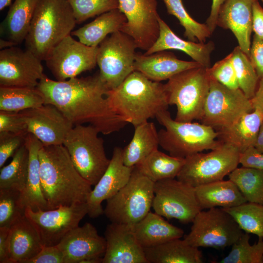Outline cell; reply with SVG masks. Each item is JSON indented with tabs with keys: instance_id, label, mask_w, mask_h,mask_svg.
<instances>
[{
	"instance_id": "obj_34",
	"label": "cell",
	"mask_w": 263,
	"mask_h": 263,
	"mask_svg": "<svg viewBox=\"0 0 263 263\" xmlns=\"http://www.w3.org/2000/svg\"><path fill=\"white\" fill-rule=\"evenodd\" d=\"M185 161V158L167 154L158 150H154L135 167L154 183L176 178Z\"/></svg>"
},
{
	"instance_id": "obj_18",
	"label": "cell",
	"mask_w": 263,
	"mask_h": 263,
	"mask_svg": "<svg viewBox=\"0 0 263 263\" xmlns=\"http://www.w3.org/2000/svg\"><path fill=\"white\" fill-rule=\"evenodd\" d=\"M56 245L63 254L65 263H102L106 244L96 228L86 223L70 230Z\"/></svg>"
},
{
	"instance_id": "obj_36",
	"label": "cell",
	"mask_w": 263,
	"mask_h": 263,
	"mask_svg": "<svg viewBox=\"0 0 263 263\" xmlns=\"http://www.w3.org/2000/svg\"><path fill=\"white\" fill-rule=\"evenodd\" d=\"M228 178L237 186L247 202L263 205V171L248 167H237Z\"/></svg>"
},
{
	"instance_id": "obj_16",
	"label": "cell",
	"mask_w": 263,
	"mask_h": 263,
	"mask_svg": "<svg viewBox=\"0 0 263 263\" xmlns=\"http://www.w3.org/2000/svg\"><path fill=\"white\" fill-rule=\"evenodd\" d=\"M127 18L121 31L131 37L137 48L147 51L159 34L157 0H118Z\"/></svg>"
},
{
	"instance_id": "obj_2",
	"label": "cell",
	"mask_w": 263,
	"mask_h": 263,
	"mask_svg": "<svg viewBox=\"0 0 263 263\" xmlns=\"http://www.w3.org/2000/svg\"><path fill=\"white\" fill-rule=\"evenodd\" d=\"M38 156L48 210L87 202L92 186L77 170L63 144L43 145Z\"/></svg>"
},
{
	"instance_id": "obj_21",
	"label": "cell",
	"mask_w": 263,
	"mask_h": 263,
	"mask_svg": "<svg viewBox=\"0 0 263 263\" xmlns=\"http://www.w3.org/2000/svg\"><path fill=\"white\" fill-rule=\"evenodd\" d=\"M104 235L106 247L102 263H149L132 225L111 223Z\"/></svg>"
},
{
	"instance_id": "obj_52",
	"label": "cell",
	"mask_w": 263,
	"mask_h": 263,
	"mask_svg": "<svg viewBox=\"0 0 263 263\" xmlns=\"http://www.w3.org/2000/svg\"><path fill=\"white\" fill-rule=\"evenodd\" d=\"M225 0H212L210 14L205 23L212 34H213L217 26V19L219 9Z\"/></svg>"
},
{
	"instance_id": "obj_53",
	"label": "cell",
	"mask_w": 263,
	"mask_h": 263,
	"mask_svg": "<svg viewBox=\"0 0 263 263\" xmlns=\"http://www.w3.org/2000/svg\"><path fill=\"white\" fill-rule=\"evenodd\" d=\"M250 101L253 109H258L263 113V78L259 79L255 94Z\"/></svg>"
},
{
	"instance_id": "obj_13",
	"label": "cell",
	"mask_w": 263,
	"mask_h": 263,
	"mask_svg": "<svg viewBox=\"0 0 263 263\" xmlns=\"http://www.w3.org/2000/svg\"><path fill=\"white\" fill-rule=\"evenodd\" d=\"M152 208L154 212L168 219L183 224L192 223L201 210L194 187L177 178L154 183Z\"/></svg>"
},
{
	"instance_id": "obj_41",
	"label": "cell",
	"mask_w": 263,
	"mask_h": 263,
	"mask_svg": "<svg viewBox=\"0 0 263 263\" xmlns=\"http://www.w3.org/2000/svg\"><path fill=\"white\" fill-rule=\"evenodd\" d=\"M249 233H243L231 245L228 254L223 258L220 263H263V238H259L257 242L251 245Z\"/></svg>"
},
{
	"instance_id": "obj_48",
	"label": "cell",
	"mask_w": 263,
	"mask_h": 263,
	"mask_svg": "<svg viewBox=\"0 0 263 263\" xmlns=\"http://www.w3.org/2000/svg\"><path fill=\"white\" fill-rule=\"evenodd\" d=\"M249 58L259 78H263V39L254 35Z\"/></svg>"
},
{
	"instance_id": "obj_10",
	"label": "cell",
	"mask_w": 263,
	"mask_h": 263,
	"mask_svg": "<svg viewBox=\"0 0 263 263\" xmlns=\"http://www.w3.org/2000/svg\"><path fill=\"white\" fill-rule=\"evenodd\" d=\"M192 223L184 239L198 248L223 249L231 246L244 233L232 216L221 207L201 210Z\"/></svg>"
},
{
	"instance_id": "obj_55",
	"label": "cell",
	"mask_w": 263,
	"mask_h": 263,
	"mask_svg": "<svg viewBox=\"0 0 263 263\" xmlns=\"http://www.w3.org/2000/svg\"><path fill=\"white\" fill-rule=\"evenodd\" d=\"M17 45L14 42L8 39L1 38L0 39V49L2 50L5 48L12 47Z\"/></svg>"
},
{
	"instance_id": "obj_57",
	"label": "cell",
	"mask_w": 263,
	"mask_h": 263,
	"mask_svg": "<svg viewBox=\"0 0 263 263\" xmlns=\"http://www.w3.org/2000/svg\"><path fill=\"white\" fill-rule=\"evenodd\" d=\"M261 0L263 3V0Z\"/></svg>"
},
{
	"instance_id": "obj_33",
	"label": "cell",
	"mask_w": 263,
	"mask_h": 263,
	"mask_svg": "<svg viewBox=\"0 0 263 263\" xmlns=\"http://www.w3.org/2000/svg\"><path fill=\"white\" fill-rule=\"evenodd\" d=\"M39 0H15L0 26V33L17 45L25 40Z\"/></svg>"
},
{
	"instance_id": "obj_7",
	"label": "cell",
	"mask_w": 263,
	"mask_h": 263,
	"mask_svg": "<svg viewBox=\"0 0 263 263\" xmlns=\"http://www.w3.org/2000/svg\"><path fill=\"white\" fill-rule=\"evenodd\" d=\"M99 133L91 125L74 126L63 143L77 170L92 186L98 182L110 162Z\"/></svg>"
},
{
	"instance_id": "obj_1",
	"label": "cell",
	"mask_w": 263,
	"mask_h": 263,
	"mask_svg": "<svg viewBox=\"0 0 263 263\" xmlns=\"http://www.w3.org/2000/svg\"><path fill=\"white\" fill-rule=\"evenodd\" d=\"M36 87L42 94L45 104L55 106L74 126L89 123L107 135L128 124L110 107L107 98L109 90L99 72L64 81L51 79L44 74Z\"/></svg>"
},
{
	"instance_id": "obj_47",
	"label": "cell",
	"mask_w": 263,
	"mask_h": 263,
	"mask_svg": "<svg viewBox=\"0 0 263 263\" xmlns=\"http://www.w3.org/2000/svg\"><path fill=\"white\" fill-rule=\"evenodd\" d=\"M26 263H65L64 256L57 245L43 246L40 251Z\"/></svg>"
},
{
	"instance_id": "obj_46",
	"label": "cell",
	"mask_w": 263,
	"mask_h": 263,
	"mask_svg": "<svg viewBox=\"0 0 263 263\" xmlns=\"http://www.w3.org/2000/svg\"><path fill=\"white\" fill-rule=\"evenodd\" d=\"M26 136L8 132H0V168L13 156L25 141Z\"/></svg>"
},
{
	"instance_id": "obj_29",
	"label": "cell",
	"mask_w": 263,
	"mask_h": 263,
	"mask_svg": "<svg viewBox=\"0 0 263 263\" xmlns=\"http://www.w3.org/2000/svg\"><path fill=\"white\" fill-rule=\"evenodd\" d=\"M263 121V113L254 109L229 127L217 131L218 139L233 145L242 153L254 147Z\"/></svg>"
},
{
	"instance_id": "obj_27",
	"label": "cell",
	"mask_w": 263,
	"mask_h": 263,
	"mask_svg": "<svg viewBox=\"0 0 263 263\" xmlns=\"http://www.w3.org/2000/svg\"><path fill=\"white\" fill-rule=\"evenodd\" d=\"M194 188L201 210L230 208L247 202L235 184L229 179L201 185Z\"/></svg>"
},
{
	"instance_id": "obj_35",
	"label": "cell",
	"mask_w": 263,
	"mask_h": 263,
	"mask_svg": "<svg viewBox=\"0 0 263 263\" xmlns=\"http://www.w3.org/2000/svg\"><path fill=\"white\" fill-rule=\"evenodd\" d=\"M45 104L37 87L0 86V111L20 112Z\"/></svg>"
},
{
	"instance_id": "obj_14",
	"label": "cell",
	"mask_w": 263,
	"mask_h": 263,
	"mask_svg": "<svg viewBox=\"0 0 263 263\" xmlns=\"http://www.w3.org/2000/svg\"><path fill=\"white\" fill-rule=\"evenodd\" d=\"M87 203L60 207L49 210L26 208L25 215L37 230L44 246L57 245L70 230L79 226L88 215Z\"/></svg>"
},
{
	"instance_id": "obj_3",
	"label": "cell",
	"mask_w": 263,
	"mask_h": 263,
	"mask_svg": "<svg viewBox=\"0 0 263 263\" xmlns=\"http://www.w3.org/2000/svg\"><path fill=\"white\" fill-rule=\"evenodd\" d=\"M107 98L112 110L134 127L168 110L164 84L150 80L134 71Z\"/></svg>"
},
{
	"instance_id": "obj_12",
	"label": "cell",
	"mask_w": 263,
	"mask_h": 263,
	"mask_svg": "<svg viewBox=\"0 0 263 263\" xmlns=\"http://www.w3.org/2000/svg\"><path fill=\"white\" fill-rule=\"evenodd\" d=\"M253 110L250 99L240 89H229L211 78L200 121L217 131L229 127Z\"/></svg>"
},
{
	"instance_id": "obj_51",
	"label": "cell",
	"mask_w": 263,
	"mask_h": 263,
	"mask_svg": "<svg viewBox=\"0 0 263 263\" xmlns=\"http://www.w3.org/2000/svg\"><path fill=\"white\" fill-rule=\"evenodd\" d=\"M10 228L0 227V263H10L9 235Z\"/></svg>"
},
{
	"instance_id": "obj_9",
	"label": "cell",
	"mask_w": 263,
	"mask_h": 263,
	"mask_svg": "<svg viewBox=\"0 0 263 263\" xmlns=\"http://www.w3.org/2000/svg\"><path fill=\"white\" fill-rule=\"evenodd\" d=\"M240 155L235 147L221 141L210 152H198L185 158L176 178L194 188L223 180L238 167Z\"/></svg>"
},
{
	"instance_id": "obj_19",
	"label": "cell",
	"mask_w": 263,
	"mask_h": 263,
	"mask_svg": "<svg viewBox=\"0 0 263 263\" xmlns=\"http://www.w3.org/2000/svg\"><path fill=\"white\" fill-rule=\"evenodd\" d=\"M28 133L35 135L43 146L62 145L73 124L55 106L47 104L20 112Z\"/></svg>"
},
{
	"instance_id": "obj_54",
	"label": "cell",
	"mask_w": 263,
	"mask_h": 263,
	"mask_svg": "<svg viewBox=\"0 0 263 263\" xmlns=\"http://www.w3.org/2000/svg\"><path fill=\"white\" fill-rule=\"evenodd\" d=\"M254 147L262 153H263V121L260 127Z\"/></svg>"
},
{
	"instance_id": "obj_45",
	"label": "cell",
	"mask_w": 263,
	"mask_h": 263,
	"mask_svg": "<svg viewBox=\"0 0 263 263\" xmlns=\"http://www.w3.org/2000/svg\"><path fill=\"white\" fill-rule=\"evenodd\" d=\"M0 132L26 136L28 133L27 126L20 112L0 111Z\"/></svg>"
},
{
	"instance_id": "obj_56",
	"label": "cell",
	"mask_w": 263,
	"mask_h": 263,
	"mask_svg": "<svg viewBox=\"0 0 263 263\" xmlns=\"http://www.w3.org/2000/svg\"><path fill=\"white\" fill-rule=\"evenodd\" d=\"M12 0H0V10H2L4 8L11 5Z\"/></svg>"
},
{
	"instance_id": "obj_39",
	"label": "cell",
	"mask_w": 263,
	"mask_h": 263,
	"mask_svg": "<svg viewBox=\"0 0 263 263\" xmlns=\"http://www.w3.org/2000/svg\"><path fill=\"white\" fill-rule=\"evenodd\" d=\"M223 209L232 216L243 231L263 238V205L246 202Z\"/></svg>"
},
{
	"instance_id": "obj_23",
	"label": "cell",
	"mask_w": 263,
	"mask_h": 263,
	"mask_svg": "<svg viewBox=\"0 0 263 263\" xmlns=\"http://www.w3.org/2000/svg\"><path fill=\"white\" fill-rule=\"evenodd\" d=\"M201 66L196 61L182 60L171 52L162 51L148 55L136 54L134 70L151 80L160 82L183 71Z\"/></svg>"
},
{
	"instance_id": "obj_25",
	"label": "cell",
	"mask_w": 263,
	"mask_h": 263,
	"mask_svg": "<svg viewBox=\"0 0 263 263\" xmlns=\"http://www.w3.org/2000/svg\"><path fill=\"white\" fill-rule=\"evenodd\" d=\"M43 246L37 230L25 215L10 227V263H26L36 256Z\"/></svg>"
},
{
	"instance_id": "obj_28",
	"label": "cell",
	"mask_w": 263,
	"mask_h": 263,
	"mask_svg": "<svg viewBox=\"0 0 263 263\" xmlns=\"http://www.w3.org/2000/svg\"><path fill=\"white\" fill-rule=\"evenodd\" d=\"M132 228L138 243L143 248L181 238L184 234L182 229L171 225L163 217L150 211L133 225Z\"/></svg>"
},
{
	"instance_id": "obj_4",
	"label": "cell",
	"mask_w": 263,
	"mask_h": 263,
	"mask_svg": "<svg viewBox=\"0 0 263 263\" xmlns=\"http://www.w3.org/2000/svg\"><path fill=\"white\" fill-rule=\"evenodd\" d=\"M76 24L66 0H39L24 40L25 49L45 60Z\"/></svg>"
},
{
	"instance_id": "obj_22",
	"label": "cell",
	"mask_w": 263,
	"mask_h": 263,
	"mask_svg": "<svg viewBox=\"0 0 263 263\" xmlns=\"http://www.w3.org/2000/svg\"><path fill=\"white\" fill-rule=\"evenodd\" d=\"M254 0H225L220 7L217 26L230 30L238 46L249 57L252 32V4Z\"/></svg>"
},
{
	"instance_id": "obj_49",
	"label": "cell",
	"mask_w": 263,
	"mask_h": 263,
	"mask_svg": "<svg viewBox=\"0 0 263 263\" xmlns=\"http://www.w3.org/2000/svg\"><path fill=\"white\" fill-rule=\"evenodd\" d=\"M239 163L242 166L255 169L263 171V153L251 147L240 153Z\"/></svg>"
},
{
	"instance_id": "obj_20",
	"label": "cell",
	"mask_w": 263,
	"mask_h": 263,
	"mask_svg": "<svg viewBox=\"0 0 263 263\" xmlns=\"http://www.w3.org/2000/svg\"><path fill=\"white\" fill-rule=\"evenodd\" d=\"M133 168L124 164L122 149L115 147L108 167L87 199L90 217L96 218L104 214L102 203L113 196L128 183Z\"/></svg>"
},
{
	"instance_id": "obj_8",
	"label": "cell",
	"mask_w": 263,
	"mask_h": 263,
	"mask_svg": "<svg viewBox=\"0 0 263 263\" xmlns=\"http://www.w3.org/2000/svg\"><path fill=\"white\" fill-rule=\"evenodd\" d=\"M154 183L135 167L128 183L106 200L104 214L111 223L133 225L150 211Z\"/></svg>"
},
{
	"instance_id": "obj_30",
	"label": "cell",
	"mask_w": 263,
	"mask_h": 263,
	"mask_svg": "<svg viewBox=\"0 0 263 263\" xmlns=\"http://www.w3.org/2000/svg\"><path fill=\"white\" fill-rule=\"evenodd\" d=\"M127 21L124 14L118 9L104 13L91 22L72 31L71 35L81 43L98 46L109 34L121 31Z\"/></svg>"
},
{
	"instance_id": "obj_44",
	"label": "cell",
	"mask_w": 263,
	"mask_h": 263,
	"mask_svg": "<svg viewBox=\"0 0 263 263\" xmlns=\"http://www.w3.org/2000/svg\"><path fill=\"white\" fill-rule=\"evenodd\" d=\"M211 78L231 89H239L231 53L207 68Z\"/></svg>"
},
{
	"instance_id": "obj_5",
	"label": "cell",
	"mask_w": 263,
	"mask_h": 263,
	"mask_svg": "<svg viewBox=\"0 0 263 263\" xmlns=\"http://www.w3.org/2000/svg\"><path fill=\"white\" fill-rule=\"evenodd\" d=\"M155 118L164 127L158 132L159 145L170 155L185 158L214 149L221 143L218 139V132L209 126L176 121L168 110L160 113Z\"/></svg>"
},
{
	"instance_id": "obj_50",
	"label": "cell",
	"mask_w": 263,
	"mask_h": 263,
	"mask_svg": "<svg viewBox=\"0 0 263 263\" xmlns=\"http://www.w3.org/2000/svg\"><path fill=\"white\" fill-rule=\"evenodd\" d=\"M252 31L263 39V8L258 0H254L252 4Z\"/></svg>"
},
{
	"instance_id": "obj_43",
	"label": "cell",
	"mask_w": 263,
	"mask_h": 263,
	"mask_svg": "<svg viewBox=\"0 0 263 263\" xmlns=\"http://www.w3.org/2000/svg\"><path fill=\"white\" fill-rule=\"evenodd\" d=\"M71 6L76 24L96 16L119 8L118 0H66Z\"/></svg>"
},
{
	"instance_id": "obj_24",
	"label": "cell",
	"mask_w": 263,
	"mask_h": 263,
	"mask_svg": "<svg viewBox=\"0 0 263 263\" xmlns=\"http://www.w3.org/2000/svg\"><path fill=\"white\" fill-rule=\"evenodd\" d=\"M159 34L154 44L144 54L150 55L167 50H177L189 56L194 61L209 68L211 64V54L215 49L214 43H207L187 41L177 36L160 17Z\"/></svg>"
},
{
	"instance_id": "obj_26",
	"label": "cell",
	"mask_w": 263,
	"mask_h": 263,
	"mask_svg": "<svg viewBox=\"0 0 263 263\" xmlns=\"http://www.w3.org/2000/svg\"><path fill=\"white\" fill-rule=\"evenodd\" d=\"M24 144L28 150L29 163L27 180L21 192L22 204L25 209L30 208L35 211L48 210L41 188L38 156L43 144L31 133L26 136Z\"/></svg>"
},
{
	"instance_id": "obj_17",
	"label": "cell",
	"mask_w": 263,
	"mask_h": 263,
	"mask_svg": "<svg viewBox=\"0 0 263 263\" xmlns=\"http://www.w3.org/2000/svg\"><path fill=\"white\" fill-rule=\"evenodd\" d=\"M42 60L16 46L0 51V86L36 87L44 75Z\"/></svg>"
},
{
	"instance_id": "obj_42",
	"label": "cell",
	"mask_w": 263,
	"mask_h": 263,
	"mask_svg": "<svg viewBox=\"0 0 263 263\" xmlns=\"http://www.w3.org/2000/svg\"><path fill=\"white\" fill-rule=\"evenodd\" d=\"M21 202V191L10 188H0V227L10 228L25 215Z\"/></svg>"
},
{
	"instance_id": "obj_38",
	"label": "cell",
	"mask_w": 263,
	"mask_h": 263,
	"mask_svg": "<svg viewBox=\"0 0 263 263\" xmlns=\"http://www.w3.org/2000/svg\"><path fill=\"white\" fill-rule=\"evenodd\" d=\"M167 12L175 17L184 28V36L189 41L205 43L212 34L206 23L194 20L185 9L182 0H162Z\"/></svg>"
},
{
	"instance_id": "obj_11",
	"label": "cell",
	"mask_w": 263,
	"mask_h": 263,
	"mask_svg": "<svg viewBox=\"0 0 263 263\" xmlns=\"http://www.w3.org/2000/svg\"><path fill=\"white\" fill-rule=\"evenodd\" d=\"M136 48L133 39L121 31L111 34L99 45L97 65L109 90L117 87L134 71Z\"/></svg>"
},
{
	"instance_id": "obj_31",
	"label": "cell",
	"mask_w": 263,
	"mask_h": 263,
	"mask_svg": "<svg viewBox=\"0 0 263 263\" xmlns=\"http://www.w3.org/2000/svg\"><path fill=\"white\" fill-rule=\"evenodd\" d=\"M149 263H202V252L185 240L176 238L144 248Z\"/></svg>"
},
{
	"instance_id": "obj_15",
	"label": "cell",
	"mask_w": 263,
	"mask_h": 263,
	"mask_svg": "<svg viewBox=\"0 0 263 263\" xmlns=\"http://www.w3.org/2000/svg\"><path fill=\"white\" fill-rule=\"evenodd\" d=\"M98 47L87 46L70 35L53 49L44 61L56 80H66L95 67Z\"/></svg>"
},
{
	"instance_id": "obj_32",
	"label": "cell",
	"mask_w": 263,
	"mask_h": 263,
	"mask_svg": "<svg viewBox=\"0 0 263 263\" xmlns=\"http://www.w3.org/2000/svg\"><path fill=\"white\" fill-rule=\"evenodd\" d=\"M134 128L132 140L122 149L124 164L130 167L136 166L160 146L158 132L153 122L148 121Z\"/></svg>"
},
{
	"instance_id": "obj_40",
	"label": "cell",
	"mask_w": 263,
	"mask_h": 263,
	"mask_svg": "<svg viewBox=\"0 0 263 263\" xmlns=\"http://www.w3.org/2000/svg\"><path fill=\"white\" fill-rule=\"evenodd\" d=\"M231 53L239 89L251 99L255 94L259 78L248 56L238 46Z\"/></svg>"
},
{
	"instance_id": "obj_37",
	"label": "cell",
	"mask_w": 263,
	"mask_h": 263,
	"mask_svg": "<svg viewBox=\"0 0 263 263\" xmlns=\"http://www.w3.org/2000/svg\"><path fill=\"white\" fill-rule=\"evenodd\" d=\"M29 152L24 143L12 156L11 162L0 171V188H15L22 192L27 180Z\"/></svg>"
},
{
	"instance_id": "obj_6",
	"label": "cell",
	"mask_w": 263,
	"mask_h": 263,
	"mask_svg": "<svg viewBox=\"0 0 263 263\" xmlns=\"http://www.w3.org/2000/svg\"><path fill=\"white\" fill-rule=\"evenodd\" d=\"M207 68L201 66L183 71L164 84L169 105L176 107V121L200 120L210 85Z\"/></svg>"
}]
</instances>
